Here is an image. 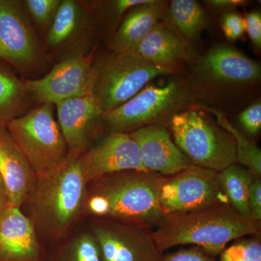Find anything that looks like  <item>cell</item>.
Masks as SVG:
<instances>
[{"mask_svg":"<svg viewBox=\"0 0 261 261\" xmlns=\"http://www.w3.org/2000/svg\"><path fill=\"white\" fill-rule=\"evenodd\" d=\"M260 230L261 223L239 214L225 202L165 216L152 234L163 253L172 247L193 245L216 257L232 242L260 234Z\"/></svg>","mask_w":261,"mask_h":261,"instance_id":"6da1fadb","label":"cell"},{"mask_svg":"<svg viewBox=\"0 0 261 261\" xmlns=\"http://www.w3.org/2000/svg\"><path fill=\"white\" fill-rule=\"evenodd\" d=\"M165 176L142 171H120L94 182L84 208L97 218H107L147 229H154L164 215L159 193Z\"/></svg>","mask_w":261,"mask_h":261,"instance_id":"7a4b0ae2","label":"cell"},{"mask_svg":"<svg viewBox=\"0 0 261 261\" xmlns=\"http://www.w3.org/2000/svg\"><path fill=\"white\" fill-rule=\"evenodd\" d=\"M87 186L80 156L68 155L58 167L36 178L29 196L36 231L53 240L64 236L83 211Z\"/></svg>","mask_w":261,"mask_h":261,"instance_id":"3957f363","label":"cell"},{"mask_svg":"<svg viewBox=\"0 0 261 261\" xmlns=\"http://www.w3.org/2000/svg\"><path fill=\"white\" fill-rule=\"evenodd\" d=\"M189 82L171 79L163 85L145 86L124 104L102 113L101 120L112 132L130 134L150 125L169 123L195 99Z\"/></svg>","mask_w":261,"mask_h":261,"instance_id":"277c9868","label":"cell"},{"mask_svg":"<svg viewBox=\"0 0 261 261\" xmlns=\"http://www.w3.org/2000/svg\"><path fill=\"white\" fill-rule=\"evenodd\" d=\"M205 111L185 110L168 124L174 143L194 165L221 172L236 163V142Z\"/></svg>","mask_w":261,"mask_h":261,"instance_id":"5b68a950","label":"cell"},{"mask_svg":"<svg viewBox=\"0 0 261 261\" xmlns=\"http://www.w3.org/2000/svg\"><path fill=\"white\" fill-rule=\"evenodd\" d=\"M53 107V105L44 103L12 120L6 126L36 178L58 167L68 154Z\"/></svg>","mask_w":261,"mask_h":261,"instance_id":"8992f818","label":"cell"},{"mask_svg":"<svg viewBox=\"0 0 261 261\" xmlns=\"http://www.w3.org/2000/svg\"><path fill=\"white\" fill-rule=\"evenodd\" d=\"M94 65L96 80L92 95L103 113L124 104L154 79L176 72L151 64L132 53L113 51Z\"/></svg>","mask_w":261,"mask_h":261,"instance_id":"52a82bcc","label":"cell"},{"mask_svg":"<svg viewBox=\"0 0 261 261\" xmlns=\"http://www.w3.org/2000/svg\"><path fill=\"white\" fill-rule=\"evenodd\" d=\"M228 202L219 172L191 165L179 172L165 176L159 193L164 216L183 214Z\"/></svg>","mask_w":261,"mask_h":261,"instance_id":"ba28073f","label":"cell"},{"mask_svg":"<svg viewBox=\"0 0 261 261\" xmlns=\"http://www.w3.org/2000/svg\"><path fill=\"white\" fill-rule=\"evenodd\" d=\"M94 51L76 55L55 65L45 76L23 80L29 95L42 104L92 95L96 80Z\"/></svg>","mask_w":261,"mask_h":261,"instance_id":"9c48e42d","label":"cell"},{"mask_svg":"<svg viewBox=\"0 0 261 261\" xmlns=\"http://www.w3.org/2000/svg\"><path fill=\"white\" fill-rule=\"evenodd\" d=\"M92 233L102 261H161L163 255L147 228L99 218Z\"/></svg>","mask_w":261,"mask_h":261,"instance_id":"30bf717a","label":"cell"},{"mask_svg":"<svg viewBox=\"0 0 261 261\" xmlns=\"http://www.w3.org/2000/svg\"><path fill=\"white\" fill-rule=\"evenodd\" d=\"M260 66L241 51L227 45H216L195 65L194 76L205 88H239L260 80Z\"/></svg>","mask_w":261,"mask_h":261,"instance_id":"8fae6325","label":"cell"},{"mask_svg":"<svg viewBox=\"0 0 261 261\" xmlns=\"http://www.w3.org/2000/svg\"><path fill=\"white\" fill-rule=\"evenodd\" d=\"M39 48L20 2L0 0V60L23 70L35 64Z\"/></svg>","mask_w":261,"mask_h":261,"instance_id":"7c38bea8","label":"cell"},{"mask_svg":"<svg viewBox=\"0 0 261 261\" xmlns=\"http://www.w3.org/2000/svg\"><path fill=\"white\" fill-rule=\"evenodd\" d=\"M80 161L87 185L120 171L134 170L149 172L144 167L138 145L129 134L111 132L82 154Z\"/></svg>","mask_w":261,"mask_h":261,"instance_id":"4fadbf2b","label":"cell"},{"mask_svg":"<svg viewBox=\"0 0 261 261\" xmlns=\"http://www.w3.org/2000/svg\"><path fill=\"white\" fill-rule=\"evenodd\" d=\"M129 135L138 145L142 164L149 172L171 176L193 165L171 140L165 125L142 127Z\"/></svg>","mask_w":261,"mask_h":261,"instance_id":"5bb4252c","label":"cell"},{"mask_svg":"<svg viewBox=\"0 0 261 261\" xmlns=\"http://www.w3.org/2000/svg\"><path fill=\"white\" fill-rule=\"evenodd\" d=\"M58 123L68 147V155L80 157L87 150L94 125L102 111L94 96L73 98L56 105Z\"/></svg>","mask_w":261,"mask_h":261,"instance_id":"9a60e30c","label":"cell"},{"mask_svg":"<svg viewBox=\"0 0 261 261\" xmlns=\"http://www.w3.org/2000/svg\"><path fill=\"white\" fill-rule=\"evenodd\" d=\"M0 261H44L35 228L19 207L0 216Z\"/></svg>","mask_w":261,"mask_h":261,"instance_id":"2e32d148","label":"cell"},{"mask_svg":"<svg viewBox=\"0 0 261 261\" xmlns=\"http://www.w3.org/2000/svg\"><path fill=\"white\" fill-rule=\"evenodd\" d=\"M0 176L4 183L8 207L20 208L32 192L36 176L6 127H0Z\"/></svg>","mask_w":261,"mask_h":261,"instance_id":"e0dca14e","label":"cell"},{"mask_svg":"<svg viewBox=\"0 0 261 261\" xmlns=\"http://www.w3.org/2000/svg\"><path fill=\"white\" fill-rule=\"evenodd\" d=\"M188 43L173 27L159 21L132 51L151 64L176 71L190 60Z\"/></svg>","mask_w":261,"mask_h":261,"instance_id":"ac0fdd59","label":"cell"},{"mask_svg":"<svg viewBox=\"0 0 261 261\" xmlns=\"http://www.w3.org/2000/svg\"><path fill=\"white\" fill-rule=\"evenodd\" d=\"M168 3L165 0H147L128 10L110 41V48L113 53L134 51L154 25L162 20Z\"/></svg>","mask_w":261,"mask_h":261,"instance_id":"d6986e66","label":"cell"},{"mask_svg":"<svg viewBox=\"0 0 261 261\" xmlns=\"http://www.w3.org/2000/svg\"><path fill=\"white\" fill-rule=\"evenodd\" d=\"M187 43L200 37L207 25L205 10L195 0H172L168 3L163 18Z\"/></svg>","mask_w":261,"mask_h":261,"instance_id":"ffe728a7","label":"cell"},{"mask_svg":"<svg viewBox=\"0 0 261 261\" xmlns=\"http://www.w3.org/2000/svg\"><path fill=\"white\" fill-rule=\"evenodd\" d=\"M29 96L23 80L0 63V127H6L12 120L23 115Z\"/></svg>","mask_w":261,"mask_h":261,"instance_id":"44dd1931","label":"cell"},{"mask_svg":"<svg viewBox=\"0 0 261 261\" xmlns=\"http://www.w3.org/2000/svg\"><path fill=\"white\" fill-rule=\"evenodd\" d=\"M252 176L253 174L246 168L236 163L219 172L221 186L230 205L239 214L247 218H251L249 194Z\"/></svg>","mask_w":261,"mask_h":261,"instance_id":"7402d4cb","label":"cell"},{"mask_svg":"<svg viewBox=\"0 0 261 261\" xmlns=\"http://www.w3.org/2000/svg\"><path fill=\"white\" fill-rule=\"evenodd\" d=\"M83 19V10L73 0L61 1L48 29L47 42L51 47L63 45L77 34Z\"/></svg>","mask_w":261,"mask_h":261,"instance_id":"603a6c76","label":"cell"},{"mask_svg":"<svg viewBox=\"0 0 261 261\" xmlns=\"http://www.w3.org/2000/svg\"><path fill=\"white\" fill-rule=\"evenodd\" d=\"M201 108L213 113L220 126L233 136L236 142V163L246 168L252 174L261 176L260 149L234 128L224 113L212 108Z\"/></svg>","mask_w":261,"mask_h":261,"instance_id":"cb8c5ba5","label":"cell"},{"mask_svg":"<svg viewBox=\"0 0 261 261\" xmlns=\"http://www.w3.org/2000/svg\"><path fill=\"white\" fill-rule=\"evenodd\" d=\"M56 261H102L97 241L92 233H80L62 247Z\"/></svg>","mask_w":261,"mask_h":261,"instance_id":"d4e9b609","label":"cell"},{"mask_svg":"<svg viewBox=\"0 0 261 261\" xmlns=\"http://www.w3.org/2000/svg\"><path fill=\"white\" fill-rule=\"evenodd\" d=\"M217 261H261L260 234L232 242L221 252Z\"/></svg>","mask_w":261,"mask_h":261,"instance_id":"484cf974","label":"cell"},{"mask_svg":"<svg viewBox=\"0 0 261 261\" xmlns=\"http://www.w3.org/2000/svg\"><path fill=\"white\" fill-rule=\"evenodd\" d=\"M61 0H27L23 5L40 28L49 29Z\"/></svg>","mask_w":261,"mask_h":261,"instance_id":"4316f807","label":"cell"},{"mask_svg":"<svg viewBox=\"0 0 261 261\" xmlns=\"http://www.w3.org/2000/svg\"><path fill=\"white\" fill-rule=\"evenodd\" d=\"M221 25L225 37L230 41L241 39L245 33L244 17L233 10L225 12L221 18Z\"/></svg>","mask_w":261,"mask_h":261,"instance_id":"83f0119b","label":"cell"},{"mask_svg":"<svg viewBox=\"0 0 261 261\" xmlns=\"http://www.w3.org/2000/svg\"><path fill=\"white\" fill-rule=\"evenodd\" d=\"M239 121L247 133L256 135L261 128V102L260 100L252 103L240 113Z\"/></svg>","mask_w":261,"mask_h":261,"instance_id":"f1b7e54d","label":"cell"},{"mask_svg":"<svg viewBox=\"0 0 261 261\" xmlns=\"http://www.w3.org/2000/svg\"><path fill=\"white\" fill-rule=\"evenodd\" d=\"M161 261H217V258L200 247L193 246L163 255Z\"/></svg>","mask_w":261,"mask_h":261,"instance_id":"f546056e","label":"cell"},{"mask_svg":"<svg viewBox=\"0 0 261 261\" xmlns=\"http://www.w3.org/2000/svg\"><path fill=\"white\" fill-rule=\"evenodd\" d=\"M249 208L250 217L261 223V176H252L249 194Z\"/></svg>","mask_w":261,"mask_h":261,"instance_id":"4dcf8cb0","label":"cell"},{"mask_svg":"<svg viewBox=\"0 0 261 261\" xmlns=\"http://www.w3.org/2000/svg\"><path fill=\"white\" fill-rule=\"evenodd\" d=\"M245 32L248 34L254 47L261 48V15L260 12L252 11L245 17Z\"/></svg>","mask_w":261,"mask_h":261,"instance_id":"1f68e13d","label":"cell"},{"mask_svg":"<svg viewBox=\"0 0 261 261\" xmlns=\"http://www.w3.org/2000/svg\"><path fill=\"white\" fill-rule=\"evenodd\" d=\"M206 4L217 10L222 11H231L238 8L247 4L246 1L243 0H209L205 2Z\"/></svg>","mask_w":261,"mask_h":261,"instance_id":"d6a6232c","label":"cell"},{"mask_svg":"<svg viewBox=\"0 0 261 261\" xmlns=\"http://www.w3.org/2000/svg\"><path fill=\"white\" fill-rule=\"evenodd\" d=\"M147 0H116L111 2L113 13L117 16H121L137 5L143 4Z\"/></svg>","mask_w":261,"mask_h":261,"instance_id":"836d02e7","label":"cell"},{"mask_svg":"<svg viewBox=\"0 0 261 261\" xmlns=\"http://www.w3.org/2000/svg\"><path fill=\"white\" fill-rule=\"evenodd\" d=\"M0 204L4 208L8 207L6 191H5L4 183H3V178H2L1 176H0Z\"/></svg>","mask_w":261,"mask_h":261,"instance_id":"e575fe53","label":"cell"},{"mask_svg":"<svg viewBox=\"0 0 261 261\" xmlns=\"http://www.w3.org/2000/svg\"><path fill=\"white\" fill-rule=\"evenodd\" d=\"M5 209L6 208H4V207L1 205V204H0V216H1L2 214H3V212H4Z\"/></svg>","mask_w":261,"mask_h":261,"instance_id":"d590c367","label":"cell"}]
</instances>
